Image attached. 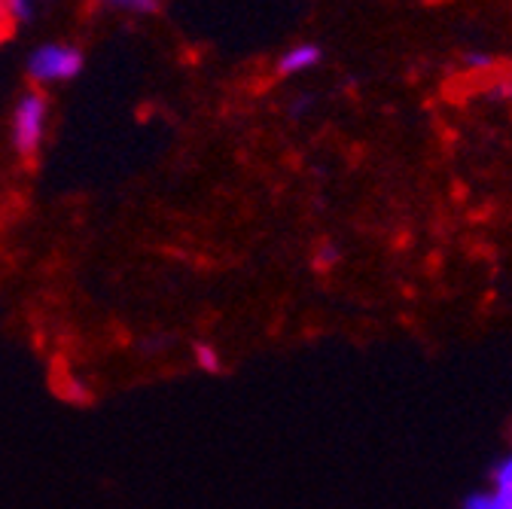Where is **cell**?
<instances>
[{"instance_id": "obj_3", "label": "cell", "mask_w": 512, "mask_h": 509, "mask_svg": "<svg viewBox=\"0 0 512 509\" xmlns=\"http://www.w3.org/2000/svg\"><path fill=\"white\" fill-rule=\"evenodd\" d=\"M317 61H320V49L311 46V43H299V46H293V49H287V52L281 55L278 71H281V74H299V71L314 68Z\"/></svg>"}, {"instance_id": "obj_9", "label": "cell", "mask_w": 512, "mask_h": 509, "mask_svg": "<svg viewBox=\"0 0 512 509\" xmlns=\"http://www.w3.org/2000/svg\"><path fill=\"white\" fill-rule=\"evenodd\" d=\"M10 19H7V13H4V4H0V40H4L7 34H10Z\"/></svg>"}, {"instance_id": "obj_4", "label": "cell", "mask_w": 512, "mask_h": 509, "mask_svg": "<svg viewBox=\"0 0 512 509\" xmlns=\"http://www.w3.org/2000/svg\"><path fill=\"white\" fill-rule=\"evenodd\" d=\"M506 509H512V458L497 470V491H494Z\"/></svg>"}, {"instance_id": "obj_1", "label": "cell", "mask_w": 512, "mask_h": 509, "mask_svg": "<svg viewBox=\"0 0 512 509\" xmlns=\"http://www.w3.org/2000/svg\"><path fill=\"white\" fill-rule=\"evenodd\" d=\"M83 68V55L77 46H64V43H46L40 46L31 61H28V77L40 86L49 83H64L74 80Z\"/></svg>"}, {"instance_id": "obj_7", "label": "cell", "mask_w": 512, "mask_h": 509, "mask_svg": "<svg viewBox=\"0 0 512 509\" xmlns=\"http://www.w3.org/2000/svg\"><path fill=\"white\" fill-rule=\"evenodd\" d=\"M196 360H199V366L208 369V372H217V369H220V357H217V351H214L211 345H199V348H196Z\"/></svg>"}, {"instance_id": "obj_8", "label": "cell", "mask_w": 512, "mask_h": 509, "mask_svg": "<svg viewBox=\"0 0 512 509\" xmlns=\"http://www.w3.org/2000/svg\"><path fill=\"white\" fill-rule=\"evenodd\" d=\"M122 10H135V13H156L159 4H153V0H125V4H119Z\"/></svg>"}, {"instance_id": "obj_5", "label": "cell", "mask_w": 512, "mask_h": 509, "mask_svg": "<svg viewBox=\"0 0 512 509\" xmlns=\"http://www.w3.org/2000/svg\"><path fill=\"white\" fill-rule=\"evenodd\" d=\"M4 13H7V19L16 25V22H28L31 13H34V7L25 4V0H4Z\"/></svg>"}, {"instance_id": "obj_10", "label": "cell", "mask_w": 512, "mask_h": 509, "mask_svg": "<svg viewBox=\"0 0 512 509\" xmlns=\"http://www.w3.org/2000/svg\"><path fill=\"white\" fill-rule=\"evenodd\" d=\"M467 65H473V68H485V65H491V58H488V55H467Z\"/></svg>"}, {"instance_id": "obj_2", "label": "cell", "mask_w": 512, "mask_h": 509, "mask_svg": "<svg viewBox=\"0 0 512 509\" xmlns=\"http://www.w3.org/2000/svg\"><path fill=\"white\" fill-rule=\"evenodd\" d=\"M46 132V98L43 92H25L13 113V144L22 159H31Z\"/></svg>"}, {"instance_id": "obj_6", "label": "cell", "mask_w": 512, "mask_h": 509, "mask_svg": "<svg viewBox=\"0 0 512 509\" xmlns=\"http://www.w3.org/2000/svg\"><path fill=\"white\" fill-rule=\"evenodd\" d=\"M464 509H506V506L497 494H473V497H467Z\"/></svg>"}]
</instances>
